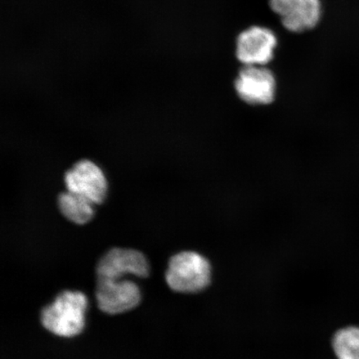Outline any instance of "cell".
Segmentation results:
<instances>
[{"mask_svg": "<svg viewBox=\"0 0 359 359\" xmlns=\"http://www.w3.org/2000/svg\"><path fill=\"white\" fill-rule=\"evenodd\" d=\"M67 191L83 196L93 205L105 201L107 182L104 173L90 160H81L67 170L65 177Z\"/></svg>", "mask_w": 359, "mask_h": 359, "instance_id": "obj_3", "label": "cell"}, {"mask_svg": "<svg viewBox=\"0 0 359 359\" xmlns=\"http://www.w3.org/2000/svg\"><path fill=\"white\" fill-rule=\"evenodd\" d=\"M94 205L83 196L67 191L57 197V206L60 212L72 223L84 224L94 217Z\"/></svg>", "mask_w": 359, "mask_h": 359, "instance_id": "obj_9", "label": "cell"}, {"mask_svg": "<svg viewBox=\"0 0 359 359\" xmlns=\"http://www.w3.org/2000/svg\"><path fill=\"white\" fill-rule=\"evenodd\" d=\"M150 266L144 255L133 249L114 248L102 255L97 264V279L121 280L127 275L146 278Z\"/></svg>", "mask_w": 359, "mask_h": 359, "instance_id": "obj_4", "label": "cell"}, {"mask_svg": "<svg viewBox=\"0 0 359 359\" xmlns=\"http://www.w3.org/2000/svg\"><path fill=\"white\" fill-rule=\"evenodd\" d=\"M276 79L264 66H246L240 70L235 88L241 100L250 105H266L276 94Z\"/></svg>", "mask_w": 359, "mask_h": 359, "instance_id": "obj_6", "label": "cell"}, {"mask_svg": "<svg viewBox=\"0 0 359 359\" xmlns=\"http://www.w3.org/2000/svg\"><path fill=\"white\" fill-rule=\"evenodd\" d=\"M277 38L271 29L253 26L238 36L236 56L246 66H264L273 60Z\"/></svg>", "mask_w": 359, "mask_h": 359, "instance_id": "obj_7", "label": "cell"}, {"mask_svg": "<svg viewBox=\"0 0 359 359\" xmlns=\"http://www.w3.org/2000/svg\"><path fill=\"white\" fill-rule=\"evenodd\" d=\"M299 1L300 0H269V4L271 10L280 16L282 13Z\"/></svg>", "mask_w": 359, "mask_h": 359, "instance_id": "obj_11", "label": "cell"}, {"mask_svg": "<svg viewBox=\"0 0 359 359\" xmlns=\"http://www.w3.org/2000/svg\"><path fill=\"white\" fill-rule=\"evenodd\" d=\"M333 348L338 359H359V327H347L334 336Z\"/></svg>", "mask_w": 359, "mask_h": 359, "instance_id": "obj_10", "label": "cell"}, {"mask_svg": "<svg viewBox=\"0 0 359 359\" xmlns=\"http://www.w3.org/2000/svg\"><path fill=\"white\" fill-rule=\"evenodd\" d=\"M95 296L100 311L111 316L132 311L142 299L136 283L123 279H97Z\"/></svg>", "mask_w": 359, "mask_h": 359, "instance_id": "obj_5", "label": "cell"}, {"mask_svg": "<svg viewBox=\"0 0 359 359\" xmlns=\"http://www.w3.org/2000/svg\"><path fill=\"white\" fill-rule=\"evenodd\" d=\"M88 299L82 292L65 290L57 295L40 313L42 325L62 338H73L82 333Z\"/></svg>", "mask_w": 359, "mask_h": 359, "instance_id": "obj_1", "label": "cell"}, {"mask_svg": "<svg viewBox=\"0 0 359 359\" xmlns=\"http://www.w3.org/2000/svg\"><path fill=\"white\" fill-rule=\"evenodd\" d=\"M283 26L293 33L311 30L321 17L320 0H300L280 16Z\"/></svg>", "mask_w": 359, "mask_h": 359, "instance_id": "obj_8", "label": "cell"}, {"mask_svg": "<svg viewBox=\"0 0 359 359\" xmlns=\"http://www.w3.org/2000/svg\"><path fill=\"white\" fill-rule=\"evenodd\" d=\"M212 280L208 259L193 251H183L170 259L165 281L173 291L193 294L203 290Z\"/></svg>", "mask_w": 359, "mask_h": 359, "instance_id": "obj_2", "label": "cell"}]
</instances>
